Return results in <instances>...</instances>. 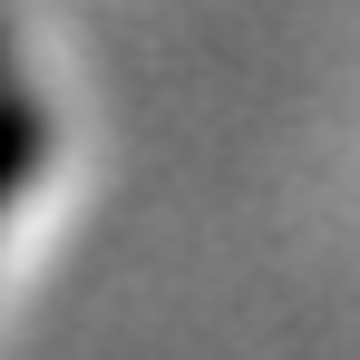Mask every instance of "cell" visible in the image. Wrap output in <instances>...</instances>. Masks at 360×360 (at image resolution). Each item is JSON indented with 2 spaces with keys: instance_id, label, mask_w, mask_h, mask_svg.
<instances>
[{
  "instance_id": "cell-1",
  "label": "cell",
  "mask_w": 360,
  "mask_h": 360,
  "mask_svg": "<svg viewBox=\"0 0 360 360\" xmlns=\"http://www.w3.org/2000/svg\"><path fill=\"white\" fill-rule=\"evenodd\" d=\"M39 136H49V127H39L30 98H0V214H10V195H20V185L39 176Z\"/></svg>"
},
{
  "instance_id": "cell-2",
  "label": "cell",
  "mask_w": 360,
  "mask_h": 360,
  "mask_svg": "<svg viewBox=\"0 0 360 360\" xmlns=\"http://www.w3.org/2000/svg\"><path fill=\"white\" fill-rule=\"evenodd\" d=\"M0 59H10V39H0Z\"/></svg>"
}]
</instances>
